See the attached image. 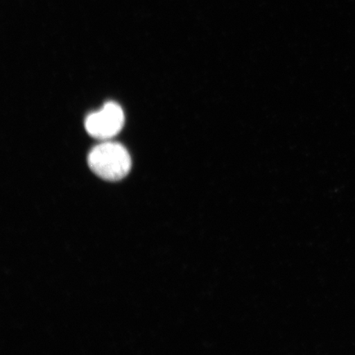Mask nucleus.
<instances>
[{"mask_svg":"<svg viewBox=\"0 0 355 355\" xmlns=\"http://www.w3.org/2000/svg\"><path fill=\"white\" fill-rule=\"evenodd\" d=\"M123 124L124 114L121 105L110 101L99 111L88 115L85 128L95 139L108 140L121 131Z\"/></svg>","mask_w":355,"mask_h":355,"instance_id":"f03ea898","label":"nucleus"},{"mask_svg":"<svg viewBox=\"0 0 355 355\" xmlns=\"http://www.w3.org/2000/svg\"><path fill=\"white\" fill-rule=\"evenodd\" d=\"M89 167L97 176L106 181H119L130 173L132 161L124 146L113 141H105L93 148L88 155Z\"/></svg>","mask_w":355,"mask_h":355,"instance_id":"f257e3e1","label":"nucleus"}]
</instances>
